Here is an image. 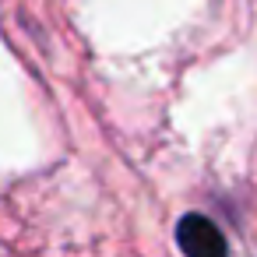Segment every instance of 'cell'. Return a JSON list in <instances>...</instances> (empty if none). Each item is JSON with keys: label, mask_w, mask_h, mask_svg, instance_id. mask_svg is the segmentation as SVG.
<instances>
[{"label": "cell", "mask_w": 257, "mask_h": 257, "mask_svg": "<svg viewBox=\"0 0 257 257\" xmlns=\"http://www.w3.org/2000/svg\"><path fill=\"white\" fill-rule=\"evenodd\" d=\"M176 243H180L183 257H229V246H225V236L218 232V225L197 211L180 218Z\"/></svg>", "instance_id": "cell-1"}]
</instances>
